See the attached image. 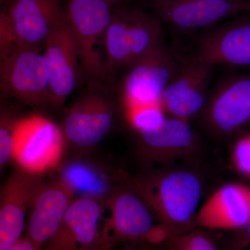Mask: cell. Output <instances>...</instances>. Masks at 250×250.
<instances>
[{
	"label": "cell",
	"mask_w": 250,
	"mask_h": 250,
	"mask_svg": "<svg viewBox=\"0 0 250 250\" xmlns=\"http://www.w3.org/2000/svg\"><path fill=\"white\" fill-rule=\"evenodd\" d=\"M129 179L167 238L197 228L196 215L204 190L200 173L190 167L170 165Z\"/></svg>",
	"instance_id": "1"
},
{
	"label": "cell",
	"mask_w": 250,
	"mask_h": 250,
	"mask_svg": "<svg viewBox=\"0 0 250 250\" xmlns=\"http://www.w3.org/2000/svg\"><path fill=\"white\" fill-rule=\"evenodd\" d=\"M103 42L108 78L164 44L162 22L154 14L123 3L115 5Z\"/></svg>",
	"instance_id": "2"
},
{
	"label": "cell",
	"mask_w": 250,
	"mask_h": 250,
	"mask_svg": "<svg viewBox=\"0 0 250 250\" xmlns=\"http://www.w3.org/2000/svg\"><path fill=\"white\" fill-rule=\"evenodd\" d=\"M1 97L31 106H50L49 74L41 49L0 40Z\"/></svg>",
	"instance_id": "3"
},
{
	"label": "cell",
	"mask_w": 250,
	"mask_h": 250,
	"mask_svg": "<svg viewBox=\"0 0 250 250\" xmlns=\"http://www.w3.org/2000/svg\"><path fill=\"white\" fill-rule=\"evenodd\" d=\"M127 180L115 192L106 207L109 216L102 227L99 250L123 242L162 243L166 236L146 202Z\"/></svg>",
	"instance_id": "4"
},
{
	"label": "cell",
	"mask_w": 250,
	"mask_h": 250,
	"mask_svg": "<svg viewBox=\"0 0 250 250\" xmlns=\"http://www.w3.org/2000/svg\"><path fill=\"white\" fill-rule=\"evenodd\" d=\"M208 133L229 139L250 127V74L224 79L210 92L199 116Z\"/></svg>",
	"instance_id": "5"
},
{
	"label": "cell",
	"mask_w": 250,
	"mask_h": 250,
	"mask_svg": "<svg viewBox=\"0 0 250 250\" xmlns=\"http://www.w3.org/2000/svg\"><path fill=\"white\" fill-rule=\"evenodd\" d=\"M65 17V0H13L1 9L0 40L44 49Z\"/></svg>",
	"instance_id": "6"
},
{
	"label": "cell",
	"mask_w": 250,
	"mask_h": 250,
	"mask_svg": "<svg viewBox=\"0 0 250 250\" xmlns=\"http://www.w3.org/2000/svg\"><path fill=\"white\" fill-rule=\"evenodd\" d=\"M182 60L164 43L131 64L121 84L125 108L160 105L163 93Z\"/></svg>",
	"instance_id": "7"
},
{
	"label": "cell",
	"mask_w": 250,
	"mask_h": 250,
	"mask_svg": "<svg viewBox=\"0 0 250 250\" xmlns=\"http://www.w3.org/2000/svg\"><path fill=\"white\" fill-rule=\"evenodd\" d=\"M65 14L76 41L82 68L97 80H106L99 50L111 21L113 6L103 0H65Z\"/></svg>",
	"instance_id": "8"
},
{
	"label": "cell",
	"mask_w": 250,
	"mask_h": 250,
	"mask_svg": "<svg viewBox=\"0 0 250 250\" xmlns=\"http://www.w3.org/2000/svg\"><path fill=\"white\" fill-rule=\"evenodd\" d=\"M65 141L62 129L45 118L19 120L14 160L24 170L44 174L60 165Z\"/></svg>",
	"instance_id": "9"
},
{
	"label": "cell",
	"mask_w": 250,
	"mask_h": 250,
	"mask_svg": "<svg viewBox=\"0 0 250 250\" xmlns=\"http://www.w3.org/2000/svg\"><path fill=\"white\" fill-rule=\"evenodd\" d=\"M116 116L108 95L98 90L86 92L65 112L62 129L65 141L82 149L96 146L113 129Z\"/></svg>",
	"instance_id": "10"
},
{
	"label": "cell",
	"mask_w": 250,
	"mask_h": 250,
	"mask_svg": "<svg viewBox=\"0 0 250 250\" xmlns=\"http://www.w3.org/2000/svg\"><path fill=\"white\" fill-rule=\"evenodd\" d=\"M154 14L174 30L207 29L229 18L250 13L244 0H152Z\"/></svg>",
	"instance_id": "11"
},
{
	"label": "cell",
	"mask_w": 250,
	"mask_h": 250,
	"mask_svg": "<svg viewBox=\"0 0 250 250\" xmlns=\"http://www.w3.org/2000/svg\"><path fill=\"white\" fill-rule=\"evenodd\" d=\"M213 67L192 57L182 59L161 96L160 105L167 116L188 122L200 116L209 95Z\"/></svg>",
	"instance_id": "12"
},
{
	"label": "cell",
	"mask_w": 250,
	"mask_h": 250,
	"mask_svg": "<svg viewBox=\"0 0 250 250\" xmlns=\"http://www.w3.org/2000/svg\"><path fill=\"white\" fill-rule=\"evenodd\" d=\"M191 57L213 67L249 68L250 13L206 29Z\"/></svg>",
	"instance_id": "13"
},
{
	"label": "cell",
	"mask_w": 250,
	"mask_h": 250,
	"mask_svg": "<svg viewBox=\"0 0 250 250\" xmlns=\"http://www.w3.org/2000/svg\"><path fill=\"white\" fill-rule=\"evenodd\" d=\"M136 134L139 152L152 165H172L195 155L200 147L198 135L189 122L172 116Z\"/></svg>",
	"instance_id": "14"
},
{
	"label": "cell",
	"mask_w": 250,
	"mask_h": 250,
	"mask_svg": "<svg viewBox=\"0 0 250 250\" xmlns=\"http://www.w3.org/2000/svg\"><path fill=\"white\" fill-rule=\"evenodd\" d=\"M43 49L49 74L50 106L60 107L76 87L82 67L78 47L66 14L47 39Z\"/></svg>",
	"instance_id": "15"
},
{
	"label": "cell",
	"mask_w": 250,
	"mask_h": 250,
	"mask_svg": "<svg viewBox=\"0 0 250 250\" xmlns=\"http://www.w3.org/2000/svg\"><path fill=\"white\" fill-rule=\"evenodd\" d=\"M43 182V174L18 166L6 181L1 192L0 250L9 249L22 238L26 215Z\"/></svg>",
	"instance_id": "16"
},
{
	"label": "cell",
	"mask_w": 250,
	"mask_h": 250,
	"mask_svg": "<svg viewBox=\"0 0 250 250\" xmlns=\"http://www.w3.org/2000/svg\"><path fill=\"white\" fill-rule=\"evenodd\" d=\"M106 206L95 199H74L57 233L43 250H99Z\"/></svg>",
	"instance_id": "17"
},
{
	"label": "cell",
	"mask_w": 250,
	"mask_h": 250,
	"mask_svg": "<svg viewBox=\"0 0 250 250\" xmlns=\"http://www.w3.org/2000/svg\"><path fill=\"white\" fill-rule=\"evenodd\" d=\"M250 222V187L225 184L213 192L199 208L197 228L241 230Z\"/></svg>",
	"instance_id": "18"
},
{
	"label": "cell",
	"mask_w": 250,
	"mask_h": 250,
	"mask_svg": "<svg viewBox=\"0 0 250 250\" xmlns=\"http://www.w3.org/2000/svg\"><path fill=\"white\" fill-rule=\"evenodd\" d=\"M74 196L58 177L44 181L31 206L25 236L44 248L57 233Z\"/></svg>",
	"instance_id": "19"
},
{
	"label": "cell",
	"mask_w": 250,
	"mask_h": 250,
	"mask_svg": "<svg viewBox=\"0 0 250 250\" xmlns=\"http://www.w3.org/2000/svg\"><path fill=\"white\" fill-rule=\"evenodd\" d=\"M58 167V178L74 195L95 199L105 206L128 178L125 172L89 159H72Z\"/></svg>",
	"instance_id": "20"
},
{
	"label": "cell",
	"mask_w": 250,
	"mask_h": 250,
	"mask_svg": "<svg viewBox=\"0 0 250 250\" xmlns=\"http://www.w3.org/2000/svg\"><path fill=\"white\" fill-rule=\"evenodd\" d=\"M162 243L165 250H220L209 235L201 228L167 237Z\"/></svg>",
	"instance_id": "21"
},
{
	"label": "cell",
	"mask_w": 250,
	"mask_h": 250,
	"mask_svg": "<svg viewBox=\"0 0 250 250\" xmlns=\"http://www.w3.org/2000/svg\"><path fill=\"white\" fill-rule=\"evenodd\" d=\"M19 120L9 113L1 115L0 125V165L4 167L11 159H14L16 147V129Z\"/></svg>",
	"instance_id": "22"
},
{
	"label": "cell",
	"mask_w": 250,
	"mask_h": 250,
	"mask_svg": "<svg viewBox=\"0 0 250 250\" xmlns=\"http://www.w3.org/2000/svg\"><path fill=\"white\" fill-rule=\"evenodd\" d=\"M231 160L238 172L250 177V133L237 140L233 146Z\"/></svg>",
	"instance_id": "23"
},
{
	"label": "cell",
	"mask_w": 250,
	"mask_h": 250,
	"mask_svg": "<svg viewBox=\"0 0 250 250\" xmlns=\"http://www.w3.org/2000/svg\"><path fill=\"white\" fill-rule=\"evenodd\" d=\"M233 250H250V222L240 230L233 244Z\"/></svg>",
	"instance_id": "24"
},
{
	"label": "cell",
	"mask_w": 250,
	"mask_h": 250,
	"mask_svg": "<svg viewBox=\"0 0 250 250\" xmlns=\"http://www.w3.org/2000/svg\"><path fill=\"white\" fill-rule=\"evenodd\" d=\"M6 250H43V248L33 241L29 237L24 236Z\"/></svg>",
	"instance_id": "25"
},
{
	"label": "cell",
	"mask_w": 250,
	"mask_h": 250,
	"mask_svg": "<svg viewBox=\"0 0 250 250\" xmlns=\"http://www.w3.org/2000/svg\"><path fill=\"white\" fill-rule=\"evenodd\" d=\"M104 1L112 5V6H115V5L121 4V3L124 2L125 0H103Z\"/></svg>",
	"instance_id": "26"
},
{
	"label": "cell",
	"mask_w": 250,
	"mask_h": 250,
	"mask_svg": "<svg viewBox=\"0 0 250 250\" xmlns=\"http://www.w3.org/2000/svg\"><path fill=\"white\" fill-rule=\"evenodd\" d=\"M12 1L13 0H0V1H1V9H4L9 6Z\"/></svg>",
	"instance_id": "27"
},
{
	"label": "cell",
	"mask_w": 250,
	"mask_h": 250,
	"mask_svg": "<svg viewBox=\"0 0 250 250\" xmlns=\"http://www.w3.org/2000/svg\"><path fill=\"white\" fill-rule=\"evenodd\" d=\"M244 1H247V2L250 3V0H244Z\"/></svg>",
	"instance_id": "28"
},
{
	"label": "cell",
	"mask_w": 250,
	"mask_h": 250,
	"mask_svg": "<svg viewBox=\"0 0 250 250\" xmlns=\"http://www.w3.org/2000/svg\"><path fill=\"white\" fill-rule=\"evenodd\" d=\"M111 248H108V249L102 250H110Z\"/></svg>",
	"instance_id": "29"
},
{
	"label": "cell",
	"mask_w": 250,
	"mask_h": 250,
	"mask_svg": "<svg viewBox=\"0 0 250 250\" xmlns=\"http://www.w3.org/2000/svg\"></svg>",
	"instance_id": "30"
}]
</instances>
